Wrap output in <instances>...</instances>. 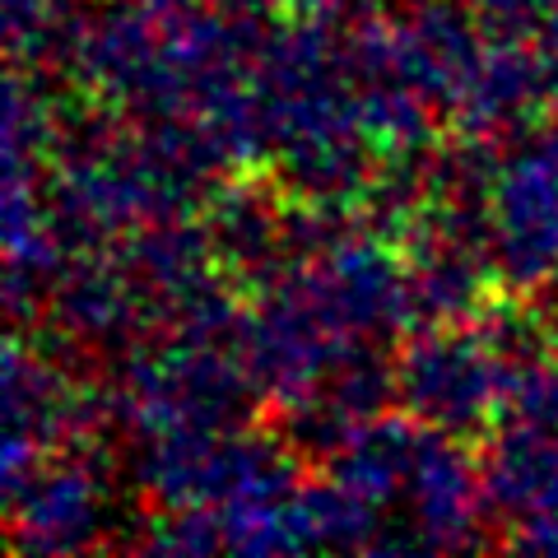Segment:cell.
Wrapping results in <instances>:
<instances>
[{
  "instance_id": "obj_1",
  "label": "cell",
  "mask_w": 558,
  "mask_h": 558,
  "mask_svg": "<svg viewBox=\"0 0 558 558\" xmlns=\"http://www.w3.org/2000/svg\"><path fill=\"white\" fill-rule=\"evenodd\" d=\"M396 405L451 438L484 442L508 418L512 354L484 322H424L391 349Z\"/></svg>"
},
{
  "instance_id": "obj_7",
  "label": "cell",
  "mask_w": 558,
  "mask_h": 558,
  "mask_svg": "<svg viewBox=\"0 0 558 558\" xmlns=\"http://www.w3.org/2000/svg\"><path fill=\"white\" fill-rule=\"evenodd\" d=\"M502 549H531V554H558V512L517 521L508 535H498Z\"/></svg>"
},
{
  "instance_id": "obj_6",
  "label": "cell",
  "mask_w": 558,
  "mask_h": 558,
  "mask_svg": "<svg viewBox=\"0 0 558 558\" xmlns=\"http://www.w3.org/2000/svg\"><path fill=\"white\" fill-rule=\"evenodd\" d=\"M131 549L145 554H215L223 545L219 508H168L145 521V531L131 539Z\"/></svg>"
},
{
  "instance_id": "obj_4",
  "label": "cell",
  "mask_w": 558,
  "mask_h": 558,
  "mask_svg": "<svg viewBox=\"0 0 558 558\" xmlns=\"http://www.w3.org/2000/svg\"><path fill=\"white\" fill-rule=\"evenodd\" d=\"M405 494L414 498V535L424 549L498 545V539L484 535V512L494 508H488V494H484L475 442L424 424Z\"/></svg>"
},
{
  "instance_id": "obj_5",
  "label": "cell",
  "mask_w": 558,
  "mask_h": 558,
  "mask_svg": "<svg viewBox=\"0 0 558 558\" xmlns=\"http://www.w3.org/2000/svg\"><path fill=\"white\" fill-rule=\"evenodd\" d=\"M480 451V475L488 508L508 517L512 526L531 517L558 512V433L521 418H502Z\"/></svg>"
},
{
  "instance_id": "obj_8",
  "label": "cell",
  "mask_w": 558,
  "mask_h": 558,
  "mask_svg": "<svg viewBox=\"0 0 558 558\" xmlns=\"http://www.w3.org/2000/svg\"><path fill=\"white\" fill-rule=\"evenodd\" d=\"M275 20H303V24H330L344 10V0H260Z\"/></svg>"
},
{
  "instance_id": "obj_2",
  "label": "cell",
  "mask_w": 558,
  "mask_h": 558,
  "mask_svg": "<svg viewBox=\"0 0 558 558\" xmlns=\"http://www.w3.org/2000/svg\"><path fill=\"white\" fill-rule=\"evenodd\" d=\"M558 117V61L539 38H488L447 126L461 140L502 145Z\"/></svg>"
},
{
  "instance_id": "obj_3",
  "label": "cell",
  "mask_w": 558,
  "mask_h": 558,
  "mask_svg": "<svg viewBox=\"0 0 558 558\" xmlns=\"http://www.w3.org/2000/svg\"><path fill=\"white\" fill-rule=\"evenodd\" d=\"M102 465L94 451H57L5 498L14 554H80L102 539Z\"/></svg>"
},
{
  "instance_id": "obj_9",
  "label": "cell",
  "mask_w": 558,
  "mask_h": 558,
  "mask_svg": "<svg viewBox=\"0 0 558 558\" xmlns=\"http://www.w3.org/2000/svg\"><path fill=\"white\" fill-rule=\"evenodd\" d=\"M535 38H539V47H545L549 57L558 61V0H549V10H545V20H539Z\"/></svg>"
}]
</instances>
